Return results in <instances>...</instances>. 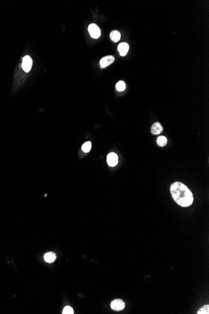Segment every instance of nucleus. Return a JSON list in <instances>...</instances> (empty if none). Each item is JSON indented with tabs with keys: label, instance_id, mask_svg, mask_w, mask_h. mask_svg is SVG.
Returning <instances> with one entry per match:
<instances>
[{
	"label": "nucleus",
	"instance_id": "5",
	"mask_svg": "<svg viewBox=\"0 0 209 314\" xmlns=\"http://www.w3.org/2000/svg\"><path fill=\"white\" fill-rule=\"evenodd\" d=\"M115 58L112 55H108L103 57L100 61V65L101 68H104L114 62Z\"/></svg>",
	"mask_w": 209,
	"mask_h": 314
},
{
	"label": "nucleus",
	"instance_id": "6",
	"mask_svg": "<svg viewBox=\"0 0 209 314\" xmlns=\"http://www.w3.org/2000/svg\"><path fill=\"white\" fill-rule=\"evenodd\" d=\"M118 155L114 153L111 152L107 156V163L111 167H114L118 164Z\"/></svg>",
	"mask_w": 209,
	"mask_h": 314
},
{
	"label": "nucleus",
	"instance_id": "10",
	"mask_svg": "<svg viewBox=\"0 0 209 314\" xmlns=\"http://www.w3.org/2000/svg\"><path fill=\"white\" fill-rule=\"evenodd\" d=\"M111 40L114 42H117L120 40L121 38V34L117 30H113L111 32L110 35Z\"/></svg>",
	"mask_w": 209,
	"mask_h": 314
},
{
	"label": "nucleus",
	"instance_id": "13",
	"mask_svg": "<svg viewBox=\"0 0 209 314\" xmlns=\"http://www.w3.org/2000/svg\"><path fill=\"white\" fill-rule=\"evenodd\" d=\"M91 148H92V144L90 142L88 141V142H85L83 146H82V150L84 152H88L90 150H91Z\"/></svg>",
	"mask_w": 209,
	"mask_h": 314
},
{
	"label": "nucleus",
	"instance_id": "1",
	"mask_svg": "<svg viewBox=\"0 0 209 314\" xmlns=\"http://www.w3.org/2000/svg\"><path fill=\"white\" fill-rule=\"evenodd\" d=\"M170 193L173 199L181 207H189L194 202V196L191 191L180 182H174L170 186Z\"/></svg>",
	"mask_w": 209,
	"mask_h": 314
},
{
	"label": "nucleus",
	"instance_id": "11",
	"mask_svg": "<svg viewBox=\"0 0 209 314\" xmlns=\"http://www.w3.org/2000/svg\"><path fill=\"white\" fill-rule=\"evenodd\" d=\"M157 144L160 147L165 146L167 143V139L164 136H159L156 140Z\"/></svg>",
	"mask_w": 209,
	"mask_h": 314
},
{
	"label": "nucleus",
	"instance_id": "4",
	"mask_svg": "<svg viewBox=\"0 0 209 314\" xmlns=\"http://www.w3.org/2000/svg\"><path fill=\"white\" fill-rule=\"evenodd\" d=\"M125 307V303L121 299H115L111 303V308L115 311L123 310Z\"/></svg>",
	"mask_w": 209,
	"mask_h": 314
},
{
	"label": "nucleus",
	"instance_id": "8",
	"mask_svg": "<svg viewBox=\"0 0 209 314\" xmlns=\"http://www.w3.org/2000/svg\"><path fill=\"white\" fill-rule=\"evenodd\" d=\"M129 50V45L126 43H121L118 46V50L121 56L123 57L127 54V52Z\"/></svg>",
	"mask_w": 209,
	"mask_h": 314
},
{
	"label": "nucleus",
	"instance_id": "12",
	"mask_svg": "<svg viewBox=\"0 0 209 314\" xmlns=\"http://www.w3.org/2000/svg\"><path fill=\"white\" fill-rule=\"evenodd\" d=\"M126 88L125 83L123 81H119L116 85V89L118 92L123 91Z\"/></svg>",
	"mask_w": 209,
	"mask_h": 314
},
{
	"label": "nucleus",
	"instance_id": "14",
	"mask_svg": "<svg viewBox=\"0 0 209 314\" xmlns=\"http://www.w3.org/2000/svg\"><path fill=\"white\" fill-rule=\"evenodd\" d=\"M198 314H208L209 313V305H206L200 308L197 312Z\"/></svg>",
	"mask_w": 209,
	"mask_h": 314
},
{
	"label": "nucleus",
	"instance_id": "3",
	"mask_svg": "<svg viewBox=\"0 0 209 314\" xmlns=\"http://www.w3.org/2000/svg\"><path fill=\"white\" fill-rule=\"evenodd\" d=\"M33 65V61L32 58L27 55L23 57V62H22V68L26 72H28L31 70Z\"/></svg>",
	"mask_w": 209,
	"mask_h": 314
},
{
	"label": "nucleus",
	"instance_id": "9",
	"mask_svg": "<svg viewBox=\"0 0 209 314\" xmlns=\"http://www.w3.org/2000/svg\"><path fill=\"white\" fill-rule=\"evenodd\" d=\"M56 258H57V256H56L55 253H54L53 252H48V253H46L44 256L45 260L48 263L53 262V261L56 259Z\"/></svg>",
	"mask_w": 209,
	"mask_h": 314
},
{
	"label": "nucleus",
	"instance_id": "7",
	"mask_svg": "<svg viewBox=\"0 0 209 314\" xmlns=\"http://www.w3.org/2000/svg\"><path fill=\"white\" fill-rule=\"evenodd\" d=\"M164 127L159 122L154 123L151 127V133L154 135L160 134L163 131Z\"/></svg>",
	"mask_w": 209,
	"mask_h": 314
},
{
	"label": "nucleus",
	"instance_id": "15",
	"mask_svg": "<svg viewBox=\"0 0 209 314\" xmlns=\"http://www.w3.org/2000/svg\"><path fill=\"white\" fill-rule=\"evenodd\" d=\"M63 314H73L74 311L71 307L66 306L64 308V309L63 310Z\"/></svg>",
	"mask_w": 209,
	"mask_h": 314
},
{
	"label": "nucleus",
	"instance_id": "2",
	"mask_svg": "<svg viewBox=\"0 0 209 314\" xmlns=\"http://www.w3.org/2000/svg\"><path fill=\"white\" fill-rule=\"evenodd\" d=\"M88 32L90 36L93 38H98L101 35V31L96 24L92 23L89 25Z\"/></svg>",
	"mask_w": 209,
	"mask_h": 314
}]
</instances>
